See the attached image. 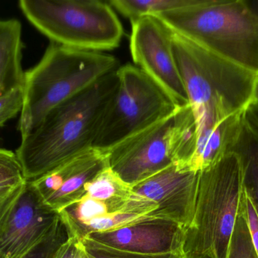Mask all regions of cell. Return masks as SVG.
Returning <instances> with one entry per match:
<instances>
[{"mask_svg":"<svg viewBox=\"0 0 258 258\" xmlns=\"http://www.w3.org/2000/svg\"><path fill=\"white\" fill-rule=\"evenodd\" d=\"M116 71L53 108L33 131L21 138L15 153L27 181L38 180L93 148L104 114L117 89Z\"/></svg>","mask_w":258,"mask_h":258,"instance_id":"obj_1","label":"cell"},{"mask_svg":"<svg viewBox=\"0 0 258 258\" xmlns=\"http://www.w3.org/2000/svg\"><path fill=\"white\" fill-rule=\"evenodd\" d=\"M171 31L173 51L197 127V138L252 102L258 73Z\"/></svg>","mask_w":258,"mask_h":258,"instance_id":"obj_2","label":"cell"},{"mask_svg":"<svg viewBox=\"0 0 258 258\" xmlns=\"http://www.w3.org/2000/svg\"><path fill=\"white\" fill-rule=\"evenodd\" d=\"M119 67V61L111 55L51 42L40 62L24 75V103L18 124L21 138L33 131L53 108Z\"/></svg>","mask_w":258,"mask_h":258,"instance_id":"obj_3","label":"cell"},{"mask_svg":"<svg viewBox=\"0 0 258 258\" xmlns=\"http://www.w3.org/2000/svg\"><path fill=\"white\" fill-rule=\"evenodd\" d=\"M174 33L258 73V16L245 0H197L156 15Z\"/></svg>","mask_w":258,"mask_h":258,"instance_id":"obj_4","label":"cell"},{"mask_svg":"<svg viewBox=\"0 0 258 258\" xmlns=\"http://www.w3.org/2000/svg\"><path fill=\"white\" fill-rule=\"evenodd\" d=\"M243 206L242 167L238 156L229 151L200 171L195 215L183 236V257L227 258Z\"/></svg>","mask_w":258,"mask_h":258,"instance_id":"obj_5","label":"cell"},{"mask_svg":"<svg viewBox=\"0 0 258 258\" xmlns=\"http://www.w3.org/2000/svg\"><path fill=\"white\" fill-rule=\"evenodd\" d=\"M18 6L33 27L59 45L104 53L122 41L123 27L109 2L21 0Z\"/></svg>","mask_w":258,"mask_h":258,"instance_id":"obj_6","label":"cell"},{"mask_svg":"<svg viewBox=\"0 0 258 258\" xmlns=\"http://www.w3.org/2000/svg\"><path fill=\"white\" fill-rule=\"evenodd\" d=\"M116 74L117 89L93 145L102 151L168 118L180 108L136 65L120 66Z\"/></svg>","mask_w":258,"mask_h":258,"instance_id":"obj_7","label":"cell"},{"mask_svg":"<svg viewBox=\"0 0 258 258\" xmlns=\"http://www.w3.org/2000/svg\"><path fill=\"white\" fill-rule=\"evenodd\" d=\"M176 112L104 151L109 168L131 187L172 165Z\"/></svg>","mask_w":258,"mask_h":258,"instance_id":"obj_8","label":"cell"},{"mask_svg":"<svg viewBox=\"0 0 258 258\" xmlns=\"http://www.w3.org/2000/svg\"><path fill=\"white\" fill-rule=\"evenodd\" d=\"M131 24V54L136 66L156 82L178 107L188 106L173 51L171 30L152 15L141 17Z\"/></svg>","mask_w":258,"mask_h":258,"instance_id":"obj_9","label":"cell"},{"mask_svg":"<svg viewBox=\"0 0 258 258\" xmlns=\"http://www.w3.org/2000/svg\"><path fill=\"white\" fill-rule=\"evenodd\" d=\"M60 221L58 212L44 201L31 181H27L0 226V253L21 258L46 237Z\"/></svg>","mask_w":258,"mask_h":258,"instance_id":"obj_10","label":"cell"},{"mask_svg":"<svg viewBox=\"0 0 258 258\" xmlns=\"http://www.w3.org/2000/svg\"><path fill=\"white\" fill-rule=\"evenodd\" d=\"M199 177L200 172L179 171L172 164L132 189L157 204L153 216L177 223L186 230L195 215Z\"/></svg>","mask_w":258,"mask_h":258,"instance_id":"obj_11","label":"cell"},{"mask_svg":"<svg viewBox=\"0 0 258 258\" xmlns=\"http://www.w3.org/2000/svg\"><path fill=\"white\" fill-rule=\"evenodd\" d=\"M184 231L185 229L177 223L157 218L117 230L92 233L86 237L138 255L171 258L183 256Z\"/></svg>","mask_w":258,"mask_h":258,"instance_id":"obj_12","label":"cell"},{"mask_svg":"<svg viewBox=\"0 0 258 258\" xmlns=\"http://www.w3.org/2000/svg\"><path fill=\"white\" fill-rule=\"evenodd\" d=\"M107 167L105 152L93 147L31 182L45 202L60 213L80 201L86 195V183Z\"/></svg>","mask_w":258,"mask_h":258,"instance_id":"obj_13","label":"cell"},{"mask_svg":"<svg viewBox=\"0 0 258 258\" xmlns=\"http://www.w3.org/2000/svg\"><path fill=\"white\" fill-rule=\"evenodd\" d=\"M239 158L243 189L258 215V121L248 108L239 133L229 148Z\"/></svg>","mask_w":258,"mask_h":258,"instance_id":"obj_14","label":"cell"},{"mask_svg":"<svg viewBox=\"0 0 258 258\" xmlns=\"http://www.w3.org/2000/svg\"><path fill=\"white\" fill-rule=\"evenodd\" d=\"M22 48L20 21H0V96L24 86Z\"/></svg>","mask_w":258,"mask_h":258,"instance_id":"obj_15","label":"cell"},{"mask_svg":"<svg viewBox=\"0 0 258 258\" xmlns=\"http://www.w3.org/2000/svg\"><path fill=\"white\" fill-rule=\"evenodd\" d=\"M197 0H110L115 11L130 20L131 23L147 15H160L165 12L192 6Z\"/></svg>","mask_w":258,"mask_h":258,"instance_id":"obj_16","label":"cell"},{"mask_svg":"<svg viewBox=\"0 0 258 258\" xmlns=\"http://www.w3.org/2000/svg\"><path fill=\"white\" fill-rule=\"evenodd\" d=\"M227 258H258L250 236L244 206L238 216L230 240Z\"/></svg>","mask_w":258,"mask_h":258,"instance_id":"obj_17","label":"cell"},{"mask_svg":"<svg viewBox=\"0 0 258 258\" xmlns=\"http://www.w3.org/2000/svg\"><path fill=\"white\" fill-rule=\"evenodd\" d=\"M68 238V230L60 219L53 232L32 247L21 258H54L56 253Z\"/></svg>","mask_w":258,"mask_h":258,"instance_id":"obj_18","label":"cell"},{"mask_svg":"<svg viewBox=\"0 0 258 258\" xmlns=\"http://www.w3.org/2000/svg\"><path fill=\"white\" fill-rule=\"evenodd\" d=\"M26 181L16 153L0 148V185L15 186Z\"/></svg>","mask_w":258,"mask_h":258,"instance_id":"obj_19","label":"cell"},{"mask_svg":"<svg viewBox=\"0 0 258 258\" xmlns=\"http://www.w3.org/2000/svg\"><path fill=\"white\" fill-rule=\"evenodd\" d=\"M24 103L23 87L17 88L0 96V127L21 113Z\"/></svg>","mask_w":258,"mask_h":258,"instance_id":"obj_20","label":"cell"},{"mask_svg":"<svg viewBox=\"0 0 258 258\" xmlns=\"http://www.w3.org/2000/svg\"><path fill=\"white\" fill-rule=\"evenodd\" d=\"M82 240L86 251L95 258H152L120 251V250L103 245L88 237L82 239ZM183 257H184L183 256H176L171 258Z\"/></svg>","mask_w":258,"mask_h":258,"instance_id":"obj_21","label":"cell"},{"mask_svg":"<svg viewBox=\"0 0 258 258\" xmlns=\"http://www.w3.org/2000/svg\"><path fill=\"white\" fill-rule=\"evenodd\" d=\"M24 184L25 183L15 186L0 185V226L4 222L14 203L22 192Z\"/></svg>","mask_w":258,"mask_h":258,"instance_id":"obj_22","label":"cell"},{"mask_svg":"<svg viewBox=\"0 0 258 258\" xmlns=\"http://www.w3.org/2000/svg\"><path fill=\"white\" fill-rule=\"evenodd\" d=\"M245 195V218L249 230L250 236L253 245L258 256V215L252 201L244 191Z\"/></svg>","mask_w":258,"mask_h":258,"instance_id":"obj_23","label":"cell"},{"mask_svg":"<svg viewBox=\"0 0 258 258\" xmlns=\"http://www.w3.org/2000/svg\"><path fill=\"white\" fill-rule=\"evenodd\" d=\"M250 107L258 109V77L254 84V91H253L252 102Z\"/></svg>","mask_w":258,"mask_h":258,"instance_id":"obj_24","label":"cell"},{"mask_svg":"<svg viewBox=\"0 0 258 258\" xmlns=\"http://www.w3.org/2000/svg\"><path fill=\"white\" fill-rule=\"evenodd\" d=\"M79 258H95L93 256L91 255L87 251H86V248H85L84 245H83V248H82L81 251H80V257Z\"/></svg>","mask_w":258,"mask_h":258,"instance_id":"obj_25","label":"cell"},{"mask_svg":"<svg viewBox=\"0 0 258 258\" xmlns=\"http://www.w3.org/2000/svg\"><path fill=\"white\" fill-rule=\"evenodd\" d=\"M248 5L251 8L254 13L258 16V0L257 1H248Z\"/></svg>","mask_w":258,"mask_h":258,"instance_id":"obj_26","label":"cell"},{"mask_svg":"<svg viewBox=\"0 0 258 258\" xmlns=\"http://www.w3.org/2000/svg\"><path fill=\"white\" fill-rule=\"evenodd\" d=\"M249 109H251V112H252L253 115H254V116L255 117L256 119L258 121V109L251 107H249Z\"/></svg>","mask_w":258,"mask_h":258,"instance_id":"obj_27","label":"cell"},{"mask_svg":"<svg viewBox=\"0 0 258 258\" xmlns=\"http://www.w3.org/2000/svg\"><path fill=\"white\" fill-rule=\"evenodd\" d=\"M183 258H185V257H183ZM191 258H212V257H210V256H209V255H201V256H198V257H191Z\"/></svg>","mask_w":258,"mask_h":258,"instance_id":"obj_28","label":"cell"},{"mask_svg":"<svg viewBox=\"0 0 258 258\" xmlns=\"http://www.w3.org/2000/svg\"><path fill=\"white\" fill-rule=\"evenodd\" d=\"M0 258H5L4 256L3 255V254L0 253Z\"/></svg>","mask_w":258,"mask_h":258,"instance_id":"obj_29","label":"cell"}]
</instances>
